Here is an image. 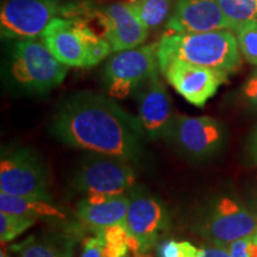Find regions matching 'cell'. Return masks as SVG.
Listing matches in <instances>:
<instances>
[{"label":"cell","instance_id":"21","mask_svg":"<svg viewBox=\"0 0 257 257\" xmlns=\"http://www.w3.org/2000/svg\"><path fill=\"white\" fill-rule=\"evenodd\" d=\"M233 31L244 60L257 67V19L239 24Z\"/></svg>","mask_w":257,"mask_h":257},{"label":"cell","instance_id":"30","mask_svg":"<svg viewBox=\"0 0 257 257\" xmlns=\"http://www.w3.org/2000/svg\"><path fill=\"white\" fill-rule=\"evenodd\" d=\"M252 239H255V240H257V231H256V233H255V234H253V236H252Z\"/></svg>","mask_w":257,"mask_h":257},{"label":"cell","instance_id":"24","mask_svg":"<svg viewBox=\"0 0 257 257\" xmlns=\"http://www.w3.org/2000/svg\"><path fill=\"white\" fill-rule=\"evenodd\" d=\"M242 95L244 101L250 108L257 111V68L250 74L242 87Z\"/></svg>","mask_w":257,"mask_h":257},{"label":"cell","instance_id":"8","mask_svg":"<svg viewBox=\"0 0 257 257\" xmlns=\"http://www.w3.org/2000/svg\"><path fill=\"white\" fill-rule=\"evenodd\" d=\"M0 192L49 200V178L40 157L28 149L4 154L0 161Z\"/></svg>","mask_w":257,"mask_h":257},{"label":"cell","instance_id":"10","mask_svg":"<svg viewBox=\"0 0 257 257\" xmlns=\"http://www.w3.org/2000/svg\"><path fill=\"white\" fill-rule=\"evenodd\" d=\"M125 229L128 236V248L135 255L148 253L156 245L161 234L168 226L166 208L155 198L147 194L130 197Z\"/></svg>","mask_w":257,"mask_h":257},{"label":"cell","instance_id":"2","mask_svg":"<svg viewBox=\"0 0 257 257\" xmlns=\"http://www.w3.org/2000/svg\"><path fill=\"white\" fill-rule=\"evenodd\" d=\"M173 60L217 69L236 72L242 63L236 36L231 30L207 32H166L159 42L160 69Z\"/></svg>","mask_w":257,"mask_h":257},{"label":"cell","instance_id":"17","mask_svg":"<svg viewBox=\"0 0 257 257\" xmlns=\"http://www.w3.org/2000/svg\"><path fill=\"white\" fill-rule=\"evenodd\" d=\"M0 212L29 218H54L63 219L64 212L49 200L38 198L18 197L0 192Z\"/></svg>","mask_w":257,"mask_h":257},{"label":"cell","instance_id":"18","mask_svg":"<svg viewBox=\"0 0 257 257\" xmlns=\"http://www.w3.org/2000/svg\"><path fill=\"white\" fill-rule=\"evenodd\" d=\"M11 250L18 257H72V250L68 245L37 236H30L14 244Z\"/></svg>","mask_w":257,"mask_h":257},{"label":"cell","instance_id":"22","mask_svg":"<svg viewBox=\"0 0 257 257\" xmlns=\"http://www.w3.org/2000/svg\"><path fill=\"white\" fill-rule=\"evenodd\" d=\"M36 223V219L18 214H11L2 212L0 213V239L2 243L15 240L17 237Z\"/></svg>","mask_w":257,"mask_h":257},{"label":"cell","instance_id":"1","mask_svg":"<svg viewBox=\"0 0 257 257\" xmlns=\"http://www.w3.org/2000/svg\"><path fill=\"white\" fill-rule=\"evenodd\" d=\"M51 131L66 146L128 162L140 155L144 134L140 119L113 98L93 92L66 99L54 115Z\"/></svg>","mask_w":257,"mask_h":257},{"label":"cell","instance_id":"31","mask_svg":"<svg viewBox=\"0 0 257 257\" xmlns=\"http://www.w3.org/2000/svg\"><path fill=\"white\" fill-rule=\"evenodd\" d=\"M124 257H128V256H127V255H126V256H124Z\"/></svg>","mask_w":257,"mask_h":257},{"label":"cell","instance_id":"7","mask_svg":"<svg viewBox=\"0 0 257 257\" xmlns=\"http://www.w3.org/2000/svg\"><path fill=\"white\" fill-rule=\"evenodd\" d=\"M63 9L61 0H4L0 9L2 36L17 41L40 37Z\"/></svg>","mask_w":257,"mask_h":257},{"label":"cell","instance_id":"28","mask_svg":"<svg viewBox=\"0 0 257 257\" xmlns=\"http://www.w3.org/2000/svg\"><path fill=\"white\" fill-rule=\"evenodd\" d=\"M248 152L250 159H251V162L255 166H257V126L253 130L251 137H250Z\"/></svg>","mask_w":257,"mask_h":257},{"label":"cell","instance_id":"13","mask_svg":"<svg viewBox=\"0 0 257 257\" xmlns=\"http://www.w3.org/2000/svg\"><path fill=\"white\" fill-rule=\"evenodd\" d=\"M166 28L169 32L233 30L217 0H176Z\"/></svg>","mask_w":257,"mask_h":257},{"label":"cell","instance_id":"26","mask_svg":"<svg viewBox=\"0 0 257 257\" xmlns=\"http://www.w3.org/2000/svg\"><path fill=\"white\" fill-rule=\"evenodd\" d=\"M251 237H246L236 240V242L231 243L227 249H229L231 257H249V244Z\"/></svg>","mask_w":257,"mask_h":257},{"label":"cell","instance_id":"16","mask_svg":"<svg viewBox=\"0 0 257 257\" xmlns=\"http://www.w3.org/2000/svg\"><path fill=\"white\" fill-rule=\"evenodd\" d=\"M130 197L121 195H86L78 204L79 220L94 233L123 225Z\"/></svg>","mask_w":257,"mask_h":257},{"label":"cell","instance_id":"29","mask_svg":"<svg viewBox=\"0 0 257 257\" xmlns=\"http://www.w3.org/2000/svg\"><path fill=\"white\" fill-rule=\"evenodd\" d=\"M249 257H257V240L250 239L249 244Z\"/></svg>","mask_w":257,"mask_h":257},{"label":"cell","instance_id":"9","mask_svg":"<svg viewBox=\"0 0 257 257\" xmlns=\"http://www.w3.org/2000/svg\"><path fill=\"white\" fill-rule=\"evenodd\" d=\"M256 231V214L234 199L223 197L210 207L197 232L208 244L229 246L236 240L252 237Z\"/></svg>","mask_w":257,"mask_h":257},{"label":"cell","instance_id":"32","mask_svg":"<svg viewBox=\"0 0 257 257\" xmlns=\"http://www.w3.org/2000/svg\"><path fill=\"white\" fill-rule=\"evenodd\" d=\"M5 257H6V256H5Z\"/></svg>","mask_w":257,"mask_h":257},{"label":"cell","instance_id":"20","mask_svg":"<svg viewBox=\"0 0 257 257\" xmlns=\"http://www.w3.org/2000/svg\"><path fill=\"white\" fill-rule=\"evenodd\" d=\"M223 14L234 28L257 19V0H217Z\"/></svg>","mask_w":257,"mask_h":257},{"label":"cell","instance_id":"3","mask_svg":"<svg viewBox=\"0 0 257 257\" xmlns=\"http://www.w3.org/2000/svg\"><path fill=\"white\" fill-rule=\"evenodd\" d=\"M68 66L51 53L43 41H18L14 47L11 74L16 82L36 92L56 87L66 78Z\"/></svg>","mask_w":257,"mask_h":257},{"label":"cell","instance_id":"6","mask_svg":"<svg viewBox=\"0 0 257 257\" xmlns=\"http://www.w3.org/2000/svg\"><path fill=\"white\" fill-rule=\"evenodd\" d=\"M73 18H94L100 25L102 37L111 44L113 53L141 47L149 34V29L125 2L112 3L101 8L92 4H75Z\"/></svg>","mask_w":257,"mask_h":257},{"label":"cell","instance_id":"25","mask_svg":"<svg viewBox=\"0 0 257 257\" xmlns=\"http://www.w3.org/2000/svg\"><path fill=\"white\" fill-rule=\"evenodd\" d=\"M104 238L101 233L89 237L83 242L82 252L80 257H104Z\"/></svg>","mask_w":257,"mask_h":257},{"label":"cell","instance_id":"4","mask_svg":"<svg viewBox=\"0 0 257 257\" xmlns=\"http://www.w3.org/2000/svg\"><path fill=\"white\" fill-rule=\"evenodd\" d=\"M159 43L114 53L105 66V83L111 98L125 99L159 74Z\"/></svg>","mask_w":257,"mask_h":257},{"label":"cell","instance_id":"12","mask_svg":"<svg viewBox=\"0 0 257 257\" xmlns=\"http://www.w3.org/2000/svg\"><path fill=\"white\" fill-rule=\"evenodd\" d=\"M160 70L169 85L197 107H204L229 76L221 70L195 66L180 60L170 61Z\"/></svg>","mask_w":257,"mask_h":257},{"label":"cell","instance_id":"5","mask_svg":"<svg viewBox=\"0 0 257 257\" xmlns=\"http://www.w3.org/2000/svg\"><path fill=\"white\" fill-rule=\"evenodd\" d=\"M135 182L136 175L128 161L89 153L74 173L72 185L86 195H121Z\"/></svg>","mask_w":257,"mask_h":257},{"label":"cell","instance_id":"15","mask_svg":"<svg viewBox=\"0 0 257 257\" xmlns=\"http://www.w3.org/2000/svg\"><path fill=\"white\" fill-rule=\"evenodd\" d=\"M41 37L63 64L75 68H87V49L78 19L54 18Z\"/></svg>","mask_w":257,"mask_h":257},{"label":"cell","instance_id":"19","mask_svg":"<svg viewBox=\"0 0 257 257\" xmlns=\"http://www.w3.org/2000/svg\"><path fill=\"white\" fill-rule=\"evenodd\" d=\"M125 3L149 30L165 23L172 10V0H125Z\"/></svg>","mask_w":257,"mask_h":257},{"label":"cell","instance_id":"23","mask_svg":"<svg viewBox=\"0 0 257 257\" xmlns=\"http://www.w3.org/2000/svg\"><path fill=\"white\" fill-rule=\"evenodd\" d=\"M205 250L188 240L168 239L157 248V257H204Z\"/></svg>","mask_w":257,"mask_h":257},{"label":"cell","instance_id":"11","mask_svg":"<svg viewBox=\"0 0 257 257\" xmlns=\"http://www.w3.org/2000/svg\"><path fill=\"white\" fill-rule=\"evenodd\" d=\"M180 152L194 159L213 155L223 146L225 130L220 121L207 115H175L168 133Z\"/></svg>","mask_w":257,"mask_h":257},{"label":"cell","instance_id":"27","mask_svg":"<svg viewBox=\"0 0 257 257\" xmlns=\"http://www.w3.org/2000/svg\"><path fill=\"white\" fill-rule=\"evenodd\" d=\"M204 257H231L227 246L208 244V245L204 246Z\"/></svg>","mask_w":257,"mask_h":257},{"label":"cell","instance_id":"14","mask_svg":"<svg viewBox=\"0 0 257 257\" xmlns=\"http://www.w3.org/2000/svg\"><path fill=\"white\" fill-rule=\"evenodd\" d=\"M136 93L138 95V119L144 134L150 138L166 136L175 115H173L170 96L159 78V74L144 83Z\"/></svg>","mask_w":257,"mask_h":257}]
</instances>
